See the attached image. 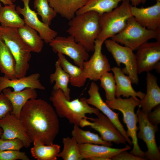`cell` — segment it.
Listing matches in <instances>:
<instances>
[{
    "label": "cell",
    "mask_w": 160,
    "mask_h": 160,
    "mask_svg": "<svg viewBox=\"0 0 160 160\" xmlns=\"http://www.w3.org/2000/svg\"><path fill=\"white\" fill-rule=\"evenodd\" d=\"M130 9L135 20L143 27L149 30L160 28V1L147 7L130 5Z\"/></svg>",
    "instance_id": "obj_17"
},
{
    "label": "cell",
    "mask_w": 160,
    "mask_h": 160,
    "mask_svg": "<svg viewBox=\"0 0 160 160\" xmlns=\"http://www.w3.org/2000/svg\"><path fill=\"white\" fill-rule=\"evenodd\" d=\"M49 99L55 108L57 116L66 118L70 123L74 125L79 126L81 119H87V114H94L97 116L100 113L97 109L89 105L86 98L83 97L70 101L66 98L60 89H52Z\"/></svg>",
    "instance_id": "obj_3"
},
{
    "label": "cell",
    "mask_w": 160,
    "mask_h": 160,
    "mask_svg": "<svg viewBox=\"0 0 160 160\" xmlns=\"http://www.w3.org/2000/svg\"><path fill=\"white\" fill-rule=\"evenodd\" d=\"M31 151L33 157L37 160H56L60 152V146L57 144L45 145L35 140Z\"/></svg>",
    "instance_id": "obj_26"
},
{
    "label": "cell",
    "mask_w": 160,
    "mask_h": 160,
    "mask_svg": "<svg viewBox=\"0 0 160 160\" xmlns=\"http://www.w3.org/2000/svg\"><path fill=\"white\" fill-rule=\"evenodd\" d=\"M23 147V142L19 138L3 140L0 138V151L9 150H20Z\"/></svg>",
    "instance_id": "obj_35"
},
{
    "label": "cell",
    "mask_w": 160,
    "mask_h": 160,
    "mask_svg": "<svg viewBox=\"0 0 160 160\" xmlns=\"http://www.w3.org/2000/svg\"><path fill=\"white\" fill-rule=\"evenodd\" d=\"M141 3L143 4H144L147 0H140Z\"/></svg>",
    "instance_id": "obj_44"
},
{
    "label": "cell",
    "mask_w": 160,
    "mask_h": 160,
    "mask_svg": "<svg viewBox=\"0 0 160 160\" xmlns=\"http://www.w3.org/2000/svg\"><path fill=\"white\" fill-rule=\"evenodd\" d=\"M129 0H124L121 4L111 11L99 15L100 31L96 40L103 42L121 31L128 20L132 16Z\"/></svg>",
    "instance_id": "obj_6"
},
{
    "label": "cell",
    "mask_w": 160,
    "mask_h": 160,
    "mask_svg": "<svg viewBox=\"0 0 160 160\" xmlns=\"http://www.w3.org/2000/svg\"><path fill=\"white\" fill-rule=\"evenodd\" d=\"M97 116L87 119L91 121L89 127L98 132L103 140L117 144H126L125 137L107 117L100 113Z\"/></svg>",
    "instance_id": "obj_15"
},
{
    "label": "cell",
    "mask_w": 160,
    "mask_h": 160,
    "mask_svg": "<svg viewBox=\"0 0 160 160\" xmlns=\"http://www.w3.org/2000/svg\"><path fill=\"white\" fill-rule=\"evenodd\" d=\"M17 0H11L13 2H15Z\"/></svg>",
    "instance_id": "obj_46"
},
{
    "label": "cell",
    "mask_w": 160,
    "mask_h": 160,
    "mask_svg": "<svg viewBox=\"0 0 160 160\" xmlns=\"http://www.w3.org/2000/svg\"><path fill=\"white\" fill-rule=\"evenodd\" d=\"M124 0H89L78 10L76 14L90 11H95L100 15L110 12L117 7L118 4Z\"/></svg>",
    "instance_id": "obj_30"
},
{
    "label": "cell",
    "mask_w": 160,
    "mask_h": 160,
    "mask_svg": "<svg viewBox=\"0 0 160 160\" xmlns=\"http://www.w3.org/2000/svg\"><path fill=\"white\" fill-rule=\"evenodd\" d=\"M16 5L1 6L0 4V23L1 26L18 28L25 25L24 20L16 9Z\"/></svg>",
    "instance_id": "obj_27"
},
{
    "label": "cell",
    "mask_w": 160,
    "mask_h": 160,
    "mask_svg": "<svg viewBox=\"0 0 160 160\" xmlns=\"http://www.w3.org/2000/svg\"><path fill=\"white\" fill-rule=\"evenodd\" d=\"M0 128L3 131L0 138L2 139L19 138L23 142L24 147L26 148L32 142L26 134L19 118L10 113L0 119Z\"/></svg>",
    "instance_id": "obj_16"
},
{
    "label": "cell",
    "mask_w": 160,
    "mask_h": 160,
    "mask_svg": "<svg viewBox=\"0 0 160 160\" xmlns=\"http://www.w3.org/2000/svg\"><path fill=\"white\" fill-rule=\"evenodd\" d=\"M49 79L51 84L53 83L54 82H55L53 89L61 90L66 98L70 100L71 90L68 87V84L70 83L69 76L62 68L58 60L55 63V71L50 75Z\"/></svg>",
    "instance_id": "obj_29"
},
{
    "label": "cell",
    "mask_w": 160,
    "mask_h": 160,
    "mask_svg": "<svg viewBox=\"0 0 160 160\" xmlns=\"http://www.w3.org/2000/svg\"><path fill=\"white\" fill-rule=\"evenodd\" d=\"M40 76L39 73H35L27 76L12 79L0 76V93L4 89L7 88H12L15 92L27 88L44 90L45 88L40 81Z\"/></svg>",
    "instance_id": "obj_18"
},
{
    "label": "cell",
    "mask_w": 160,
    "mask_h": 160,
    "mask_svg": "<svg viewBox=\"0 0 160 160\" xmlns=\"http://www.w3.org/2000/svg\"><path fill=\"white\" fill-rule=\"evenodd\" d=\"M19 118L32 142L36 140L46 145L53 143L59 132V121L55 110L47 101L36 98L28 100Z\"/></svg>",
    "instance_id": "obj_1"
},
{
    "label": "cell",
    "mask_w": 160,
    "mask_h": 160,
    "mask_svg": "<svg viewBox=\"0 0 160 160\" xmlns=\"http://www.w3.org/2000/svg\"><path fill=\"white\" fill-rule=\"evenodd\" d=\"M13 109L9 100L2 92L0 93V119L7 113H11Z\"/></svg>",
    "instance_id": "obj_37"
},
{
    "label": "cell",
    "mask_w": 160,
    "mask_h": 160,
    "mask_svg": "<svg viewBox=\"0 0 160 160\" xmlns=\"http://www.w3.org/2000/svg\"><path fill=\"white\" fill-rule=\"evenodd\" d=\"M57 56L61 67L69 76L71 85L79 88L84 86L87 79L84 75L83 68L72 64L64 55L58 53Z\"/></svg>",
    "instance_id": "obj_24"
},
{
    "label": "cell",
    "mask_w": 160,
    "mask_h": 160,
    "mask_svg": "<svg viewBox=\"0 0 160 160\" xmlns=\"http://www.w3.org/2000/svg\"><path fill=\"white\" fill-rule=\"evenodd\" d=\"M91 160H111V159H108L103 157H95L90 159Z\"/></svg>",
    "instance_id": "obj_43"
},
{
    "label": "cell",
    "mask_w": 160,
    "mask_h": 160,
    "mask_svg": "<svg viewBox=\"0 0 160 160\" xmlns=\"http://www.w3.org/2000/svg\"><path fill=\"white\" fill-rule=\"evenodd\" d=\"M111 38L113 41L134 51L150 39H155L160 41V28L147 29L140 25L132 16L128 20L124 29Z\"/></svg>",
    "instance_id": "obj_7"
},
{
    "label": "cell",
    "mask_w": 160,
    "mask_h": 160,
    "mask_svg": "<svg viewBox=\"0 0 160 160\" xmlns=\"http://www.w3.org/2000/svg\"><path fill=\"white\" fill-rule=\"evenodd\" d=\"M105 103L111 109L120 111L123 116V121L127 128V134L131 140L133 145L132 149L130 152L132 154L137 157L145 158V152L140 148L137 137V120L135 109L140 105V100L130 97L123 99L116 98L111 101L106 100Z\"/></svg>",
    "instance_id": "obj_5"
},
{
    "label": "cell",
    "mask_w": 160,
    "mask_h": 160,
    "mask_svg": "<svg viewBox=\"0 0 160 160\" xmlns=\"http://www.w3.org/2000/svg\"><path fill=\"white\" fill-rule=\"evenodd\" d=\"M139 131L137 133V138L145 143L147 151L145 152V158L150 160H159L160 153L155 139V133L158 130V125H153L148 120L147 115L138 106L136 113Z\"/></svg>",
    "instance_id": "obj_10"
},
{
    "label": "cell",
    "mask_w": 160,
    "mask_h": 160,
    "mask_svg": "<svg viewBox=\"0 0 160 160\" xmlns=\"http://www.w3.org/2000/svg\"><path fill=\"white\" fill-rule=\"evenodd\" d=\"M135 55L138 74L148 72L155 69L160 71V41L147 42L137 49Z\"/></svg>",
    "instance_id": "obj_11"
},
{
    "label": "cell",
    "mask_w": 160,
    "mask_h": 160,
    "mask_svg": "<svg viewBox=\"0 0 160 160\" xmlns=\"http://www.w3.org/2000/svg\"><path fill=\"white\" fill-rule=\"evenodd\" d=\"M103 43L97 40L95 41L94 53L89 60L84 62L83 66L86 78L94 81H98L104 73L111 70L108 58L102 52Z\"/></svg>",
    "instance_id": "obj_12"
},
{
    "label": "cell",
    "mask_w": 160,
    "mask_h": 160,
    "mask_svg": "<svg viewBox=\"0 0 160 160\" xmlns=\"http://www.w3.org/2000/svg\"><path fill=\"white\" fill-rule=\"evenodd\" d=\"M21 0L23 2V7L18 6L16 9L23 16L25 24L36 31L44 42L49 43L57 36V32L39 20L37 13L29 6L30 0Z\"/></svg>",
    "instance_id": "obj_13"
},
{
    "label": "cell",
    "mask_w": 160,
    "mask_h": 160,
    "mask_svg": "<svg viewBox=\"0 0 160 160\" xmlns=\"http://www.w3.org/2000/svg\"><path fill=\"white\" fill-rule=\"evenodd\" d=\"M2 92L10 101L13 108L11 113L19 118L20 112L25 103L28 100L36 99L37 96L35 89L27 88L23 90L12 91L10 88L4 89Z\"/></svg>",
    "instance_id": "obj_22"
},
{
    "label": "cell",
    "mask_w": 160,
    "mask_h": 160,
    "mask_svg": "<svg viewBox=\"0 0 160 160\" xmlns=\"http://www.w3.org/2000/svg\"><path fill=\"white\" fill-rule=\"evenodd\" d=\"M3 132V131L2 129L1 128H0V138Z\"/></svg>",
    "instance_id": "obj_45"
},
{
    "label": "cell",
    "mask_w": 160,
    "mask_h": 160,
    "mask_svg": "<svg viewBox=\"0 0 160 160\" xmlns=\"http://www.w3.org/2000/svg\"><path fill=\"white\" fill-rule=\"evenodd\" d=\"M88 92L89 97L86 98L87 103L95 107L107 117L124 136L127 142L130 145H132L131 139L128 136L127 131L119 120V113L114 112L103 100L99 92V87L94 81L91 83Z\"/></svg>",
    "instance_id": "obj_14"
},
{
    "label": "cell",
    "mask_w": 160,
    "mask_h": 160,
    "mask_svg": "<svg viewBox=\"0 0 160 160\" xmlns=\"http://www.w3.org/2000/svg\"><path fill=\"white\" fill-rule=\"evenodd\" d=\"M15 63L10 49L0 38V71L4 76L11 79H16Z\"/></svg>",
    "instance_id": "obj_25"
},
{
    "label": "cell",
    "mask_w": 160,
    "mask_h": 160,
    "mask_svg": "<svg viewBox=\"0 0 160 160\" xmlns=\"http://www.w3.org/2000/svg\"><path fill=\"white\" fill-rule=\"evenodd\" d=\"M78 147L82 159L89 160L95 157L111 159L121 152L129 150L131 148V146L128 145H126L124 148H118L92 144H78Z\"/></svg>",
    "instance_id": "obj_20"
},
{
    "label": "cell",
    "mask_w": 160,
    "mask_h": 160,
    "mask_svg": "<svg viewBox=\"0 0 160 160\" xmlns=\"http://www.w3.org/2000/svg\"><path fill=\"white\" fill-rule=\"evenodd\" d=\"M106 48L115 60L118 66L121 64L125 65L122 69L123 73L130 78L132 83H139L135 55L133 50L126 46H122L111 39H107L104 42Z\"/></svg>",
    "instance_id": "obj_8"
},
{
    "label": "cell",
    "mask_w": 160,
    "mask_h": 160,
    "mask_svg": "<svg viewBox=\"0 0 160 160\" xmlns=\"http://www.w3.org/2000/svg\"><path fill=\"white\" fill-rule=\"evenodd\" d=\"M17 28L0 25V38L8 47L15 61L17 78L25 76L31 57V48L19 35Z\"/></svg>",
    "instance_id": "obj_4"
},
{
    "label": "cell",
    "mask_w": 160,
    "mask_h": 160,
    "mask_svg": "<svg viewBox=\"0 0 160 160\" xmlns=\"http://www.w3.org/2000/svg\"><path fill=\"white\" fill-rule=\"evenodd\" d=\"M34 7L37 14L41 17L42 22L49 26L57 15L49 5L48 0H34Z\"/></svg>",
    "instance_id": "obj_33"
},
{
    "label": "cell",
    "mask_w": 160,
    "mask_h": 160,
    "mask_svg": "<svg viewBox=\"0 0 160 160\" xmlns=\"http://www.w3.org/2000/svg\"><path fill=\"white\" fill-rule=\"evenodd\" d=\"M113 72L116 84V98L123 97L128 98L130 97L135 99L139 97L141 99L145 94L141 91H136L132 85V81L129 77L125 75L121 68L114 67L111 68Z\"/></svg>",
    "instance_id": "obj_21"
},
{
    "label": "cell",
    "mask_w": 160,
    "mask_h": 160,
    "mask_svg": "<svg viewBox=\"0 0 160 160\" xmlns=\"http://www.w3.org/2000/svg\"><path fill=\"white\" fill-rule=\"evenodd\" d=\"M99 15L95 12L90 11L76 14L69 20L67 32L88 52H94L95 41L100 31Z\"/></svg>",
    "instance_id": "obj_2"
},
{
    "label": "cell",
    "mask_w": 160,
    "mask_h": 160,
    "mask_svg": "<svg viewBox=\"0 0 160 160\" xmlns=\"http://www.w3.org/2000/svg\"><path fill=\"white\" fill-rule=\"evenodd\" d=\"M153 111L147 115L149 121L153 125H158L160 123V105L155 107Z\"/></svg>",
    "instance_id": "obj_38"
},
{
    "label": "cell",
    "mask_w": 160,
    "mask_h": 160,
    "mask_svg": "<svg viewBox=\"0 0 160 160\" xmlns=\"http://www.w3.org/2000/svg\"><path fill=\"white\" fill-rule=\"evenodd\" d=\"M113 160H145L144 159L134 155L127 151L121 152L111 158Z\"/></svg>",
    "instance_id": "obj_39"
},
{
    "label": "cell",
    "mask_w": 160,
    "mask_h": 160,
    "mask_svg": "<svg viewBox=\"0 0 160 160\" xmlns=\"http://www.w3.org/2000/svg\"><path fill=\"white\" fill-rule=\"evenodd\" d=\"M0 1L4 5H11L13 4V3L11 0H0Z\"/></svg>",
    "instance_id": "obj_41"
},
{
    "label": "cell",
    "mask_w": 160,
    "mask_h": 160,
    "mask_svg": "<svg viewBox=\"0 0 160 160\" xmlns=\"http://www.w3.org/2000/svg\"><path fill=\"white\" fill-rule=\"evenodd\" d=\"M29 160L25 153L18 150H9L0 151V160Z\"/></svg>",
    "instance_id": "obj_36"
},
{
    "label": "cell",
    "mask_w": 160,
    "mask_h": 160,
    "mask_svg": "<svg viewBox=\"0 0 160 160\" xmlns=\"http://www.w3.org/2000/svg\"><path fill=\"white\" fill-rule=\"evenodd\" d=\"M71 135L78 144H92L109 147L113 145L112 143L103 140L97 134L83 130L78 125H74Z\"/></svg>",
    "instance_id": "obj_31"
},
{
    "label": "cell",
    "mask_w": 160,
    "mask_h": 160,
    "mask_svg": "<svg viewBox=\"0 0 160 160\" xmlns=\"http://www.w3.org/2000/svg\"><path fill=\"white\" fill-rule=\"evenodd\" d=\"M53 51L60 53L71 59L77 66L83 68L84 62L89 57L88 52L80 43L75 41L72 36H57L49 43Z\"/></svg>",
    "instance_id": "obj_9"
},
{
    "label": "cell",
    "mask_w": 160,
    "mask_h": 160,
    "mask_svg": "<svg viewBox=\"0 0 160 160\" xmlns=\"http://www.w3.org/2000/svg\"><path fill=\"white\" fill-rule=\"evenodd\" d=\"M17 30L20 36L31 48L32 52H41L44 42L36 31L25 24L18 28Z\"/></svg>",
    "instance_id": "obj_28"
},
{
    "label": "cell",
    "mask_w": 160,
    "mask_h": 160,
    "mask_svg": "<svg viewBox=\"0 0 160 160\" xmlns=\"http://www.w3.org/2000/svg\"><path fill=\"white\" fill-rule=\"evenodd\" d=\"M63 148L58 157L64 160H81L78 144L72 137H69L63 138Z\"/></svg>",
    "instance_id": "obj_32"
},
{
    "label": "cell",
    "mask_w": 160,
    "mask_h": 160,
    "mask_svg": "<svg viewBox=\"0 0 160 160\" xmlns=\"http://www.w3.org/2000/svg\"><path fill=\"white\" fill-rule=\"evenodd\" d=\"M131 2V5L132 6H135L139 5L141 3L140 0H130Z\"/></svg>",
    "instance_id": "obj_42"
},
{
    "label": "cell",
    "mask_w": 160,
    "mask_h": 160,
    "mask_svg": "<svg viewBox=\"0 0 160 160\" xmlns=\"http://www.w3.org/2000/svg\"><path fill=\"white\" fill-rule=\"evenodd\" d=\"M89 0H48L49 4L57 14L69 20Z\"/></svg>",
    "instance_id": "obj_23"
},
{
    "label": "cell",
    "mask_w": 160,
    "mask_h": 160,
    "mask_svg": "<svg viewBox=\"0 0 160 160\" xmlns=\"http://www.w3.org/2000/svg\"><path fill=\"white\" fill-rule=\"evenodd\" d=\"M100 86L104 90L107 101L116 98V84L113 74L109 72L104 73L100 78Z\"/></svg>",
    "instance_id": "obj_34"
},
{
    "label": "cell",
    "mask_w": 160,
    "mask_h": 160,
    "mask_svg": "<svg viewBox=\"0 0 160 160\" xmlns=\"http://www.w3.org/2000/svg\"><path fill=\"white\" fill-rule=\"evenodd\" d=\"M91 121L88 120L86 118H83L81 119L79 123V126L81 127L86 126H89Z\"/></svg>",
    "instance_id": "obj_40"
},
{
    "label": "cell",
    "mask_w": 160,
    "mask_h": 160,
    "mask_svg": "<svg viewBox=\"0 0 160 160\" xmlns=\"http://www.w3.org/2000/svg\"><path fill=\"white\" fill-rule=\"evenodd\" d=\"M146 92L140 100L139 106L141 110L147 115L152 110L160 104V88L157 81V78L150 72L146 74Z\"/></svg>",
    "instance_id": "obj_19"
}]
</instances>
